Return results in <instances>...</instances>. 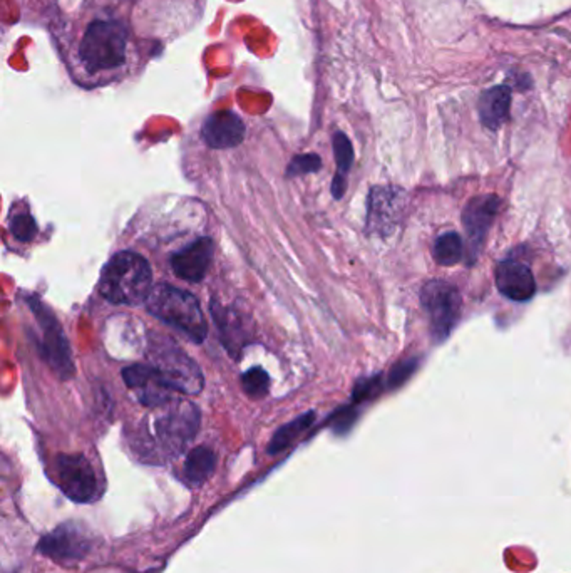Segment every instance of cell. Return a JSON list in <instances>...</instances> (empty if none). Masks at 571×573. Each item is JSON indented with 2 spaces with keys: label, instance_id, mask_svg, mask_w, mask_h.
Segmentation results:
<instances>
[{
  "label": "cell",
  "instance_id": "cell-7",
  "mask_svg": "<svg viewBox=\"0 0 571 573\" xmlns=\"http://www.w3.org/2000/svg\"><path fill=\"white\" fill-rule=\"evenodd\" d=\"M56 482L62 493L76 503H92L102 493L101 483L91 463L82 454H59Z\"/></svg>",
  "mask_w": 571,
  "mask_h": 573
},
{
  "label": "cell",
  "instance_id": "cell-6",
  "mask_svg": "<svg viewBox=\"0 0 571 573\" xmlns=\"http://www.w3.org/2000/svg\"><path fill=\"white\" fill-rule=\"evenodd\" d=\"M420 302L428 312L432 338L438 342L446 340L461 318L460 290L446 280H429L420 290Z\"/></svg>",
  "mask_w": 571,
  "mask_h": 573
},
{
  "label": "cell",
  "instance_id": "cell-18",
  "mask_svg": "<svg viewBox=\"0 0 571 573\" xmlns=\"http://www.w3.org/2000/svg\"><path fill=\"white\" fill-rule=\"evenodd\" d=\"M216 456L213 451L206 446H198L188 453L183 464V482L188 486L203 484L214 471Z\"/></svg>",
  "mask_w": 571,
  "mask_h": 573
},
{
  "label": "cell",
  "instance_id": "cell-1",
  "mask_svg": "<svg viewBox=\"0 0 571 573\" xmlns=\"http://www.w3.org/2000/svg\"><path fill=\"white\" fill-rule=\"evenodd\" d=\"M153 290V272L148 260L134 252L112 256L102 268L99 294L112 304L140 306Z\"/></svg>",
  "mask_w": 571,
  "mask_h": 573
},
{
  "label": "cell",
  "instance_id": "cell-17",
  "mask_svg": "<svg viewBox=\"0 0 571 573\" xmlns=\"http://www.w3.org/2000/svg\"><path fill=\"white\" fill-rule=\"evenodd\" d=\"M212 312H213V320L218 326V332H220L224 349L236 358L238 352L244 350L248 342L240 314L234 308L220 306L214 300L212 302Z\"/></svg>",
  "mask_w": 571,
  "mask_h": 573
},
{
  "label": "cell",
  "instance_id": "cell-2",
  "mask_svg": "<svg viewBox=\"0 0 571 573\" xmlns=\"http://www.w3.org/2000/svg\"><path fill=\"white\" fill-rule=\"evenodd\" d=\"M146 308L153 318L180 330L183 336L202 344L208 336V324L193 294L173 286H153L146 300Z\"/></svg>",
  "mask_w": 571,
  "mask_h": 573
},
{
  "label": "cell",
  "instance_id": "cell-11",
  "mask_svg": "<svg viewBox=\"0 0 571 573\" xmlns=\"http://www.w3.org/2000/svg\"><path fill=\"white\" fill-rule=\"evenodd\" d=\"M406 205V192L396 186H376L368 202V230L376 235H390Z\"/></svg>",
  "mask_w": 571,
  "mask_h": 573
},
{
  "label": "cell",
  "instance_id": "cell-19",
  "mask_svg": "<svg viewBox=\"0 0 571 573\" xmlns=\"http://www.w3.org/2000/svg\"><path fill=\"white\" fill-rule=\"evenodd\" d=\"M314 421H316V412H306L304 416L290 421L288 424L282 426V428L274 434L272 441H270L268 453H270V454H276V453L286 451L298 436H302V434L314 424Z\"/></svg>",
  "mask_w": 571,
  "mask_h": 573
},
{
  "label": "cell",
  "instance_id": "cell-20",
  "mask_svg": "<svg viewBox=\"0 0 571 573\" xmlns=\"http://www.w3.org/2000/svg\"><path fill=\"white\" fill-rule=\"evenodd\" d=\"M432 255L439 266H452L460 264L464 255L462 238L456 232H446L439 235L432 246Z\"/></svg>",
  "mask_w": 571,
  "mask_h": 573
},
{
  "label": "cell",
  "instance_id": "cell-24",
  "mask_svg": "<svg viewBox=\"0 0 571 573\" xmlns=\"http://www.w3.org/2000/svg\"><path fill=\"white\" fill-rule=\"evenodd\" d=\"M419 366V359H406L400 360L394 368L390 369L388 378L389 390H398L399 386H402L408 380Z\"/></svg>",
  "mask_w": 571,
  "mask_h": 573
},
{
  "label": "cell",
  "instance_id": "cell-16",
  "mask_svg": "<svg viewBox=\"0 0 571 573\" xmlns=\"http://www.w3.org/2000/svg\"><path fill=\"white\" fill-rule=\"evenodd\" d=\"M511 88L506 84L494 86L481 94L478 113L483 126L498 131L510 120Z\"/></svg>",
  "mask_w": 571,
  "mask_h": 573
},
{
  "label": "cell",
  "instance_id": "cell-5",
  "mask_svg": "<svg viewBox=\"0 0 571 573\" xmlns=\"http://www.w3.org/2000/svg\"><path fill=\"white\" fill-rule=\"evenodd\" d=\"M26 304L31 307L37 328L41 330L39 348H41L42 358L59 378H72L76 369H74L71 346H69L67 336L62 330L59 320L41 298L29 296L26 297Z\"/></svg>",
  "mask_w": 571,
  "mask_h": 573
},
{
  "label": "cell",
  "instance_id": "cell-10",
  "mask_svg": "<svg viewBox=\"0 0 571 573\" xmlns=\"http://www.w3.org/2000/svg\"><path fill=\"white\" fill-rule=\"evenodd\" d=\"M91 548V533L78 523H64L39 543V552L57 562H79Z\"/></svg>",
  "mask_w": 571,
  "mask_h": 573
},
{
  "label": "cell",
  "instance_id": "cell-23",
  "mask_svg": "<svg viewBox=\"0 0 571 573\" xmlns=\"http://www.w3.org/2000/svg\"><path fill=\"white\" fill-rule=\"evenodd\" d=\"M322 168V160L318 154L306 153L296 154V158L288 164L286 176H304V174L317 173Z\"/></svg>",
  "mask_w": 571,
  "mask_h": 573
},
{
  "label": "cell",
  "instance_id": "cell-3",
  "mask_svg": "<svg viewBox=\"0 0 571 573\" xmlns=\"http://www.w3.org/2000/svg\"><path fill=\"white\" fill-rule=\"evenodd\" d=\"M128 31L123 22L96 21L82 37L79 56L91 74L109 71L123 66L126 57Z\"/></svg>",
  "mask_w": 571,
  "mask_h": 573
},
{
  "label": "cell",
  "instance_id": "cell-14",
  "mask_svg": "<svg viewBox=\"0 0 571 573\" xmlns=\"http://www.w3.org/2000/svg\"><path fill=\"white\" fill-rule=\"evenodd\" d=\"M213 260V242L200 238L171 256V268L176 276L186 282H202Z\"/></svg>",
  "mask_w": 571,
  "mask_h": 573
},
{
  "label": "cell",
  "instance_id": "cell-15",
  "mask_svg": "<svg viewBox=\"0 0 571 573\" xmlns=\"http://www.w3.org/2000/svg\"><path fill=\"white\" fill-rule=\"evenodd\" d=\"M496 286L504 297L514 302H526L536 292V282L530 266L516 260H504L496 266Z\"/></svg>",
  "mask_w": 571,
  "mask_h": 573
},
{
  "label": "cell",
  "instance_id": "cell-13",
  "mask_svg": "<svg viewBox=\"0 0 571 573\" xmlns=\"http://www.w3.org/2000/svg\"><path fill=\"white\" fill-rule=\"evenodd\" d=\"M245 123L234 111H218L204 121L202 136L204 143L214 150H228L244 143Z\"/></svg>",
  "mask_w": 571,
  "mask_h": 573
},
{
  "label": "cell",
  "instance_id": "cell-12",
  "mask_svg": "<svg viewBox=\"0 0 571 573\" xmlns=\"http://www.w3.org/2000/svg\"><path fill=\"white\" fill-rule=\"evenodd\" d=\"M123 379L126 386L133 391L138 402L146 408H158L171 401L174 391L151 364L128 366L123 370Z\"/></svg>",
  "mask_w": 571,
  "mask_h": 573
},
{
  "label": "cell",
  "instance_id": "cell-22",
  "mask_svg": "<svg viewBox=\"0 0 571 573\" xmlns=\"http://www.w3.org/2000/svg\"><path fill=\"white\" fill-rule=\"evenodd\" d=\"M334 154H336L337 161V174L338 178H346V174L348 173L350 166L354 163V148L352 143L348 140V136L344 133L334 134Z\"/></svg>",
  "mask_w": 571,
  "mask_h": 573
},
{
  "label": "cell",
  "instance_id": "cell-21",
  "mask_svg": "<svg viewBox=\"0 0 571 573\" xmlns=\"http://www.w3.org/2000/svg\"><path fill=\"white\" fill-rule=\"evenodd\" d=\"M242 388L245 391L246 396L254 400H262L270 391V376L262 368L250 369L242 376Z\"/></svg>",
  "mask_w": 571,
  "mask_h": 573
},
{
  "label": "cell",
  "instance_id": "cell-8",
  "mask_svg": "<svg viewBox=\"0 0 571 573\" xmlns=\"http://www.w3.org/2000/svg\"><path fill=\"white\" fill-rule=\"evenodd\" d=\"M200 426V412L193 404L180 402L178 408L166 411L154 422V441L164 454L173 456L193 440Z\"/></svg>",
  "mask_w": 571,
  "mask_h": 573
},
{
  "label": "cell",
  "instance_id": "cell-9",
  "mask_svg": "<svg viewBox=\"0 0 571 573\" xmlns=\"http://www.w3.org/2000/svg\"><path fill=\"white\" fill-rule=\"evenodd\" d=\"M501 200L496 195H480L471 198L462 210V225L468 235V264L474 266L480 258L481 250L486 244L494 218L500 212Z\"/></svg>",
  "mask_w": 571,
  "mask_h": 573
},
{
  "label": "cell",
  "instance_id": "cell-26",
  "mask_svg": "<svg viewBox=\"0 0 571 573\" xmlns=\"http://www.w3.org/2000/svg\"><path fill=\"white\" fill-rule=\"evenodd\" d=\"M380 386H382L380 376L358 380V386L354 388V401L362 402V401H368L370 398H374V396H378L379 392H380Z\"/></svg>",
  "mask_w": 571,
  "mask_h": 573
},
{
  "label": "cell",
  "instance_id": "cell-25",
  "mask_svg": "<svg viewBox=\"0 0 571 573\" xmlns=\"http://www.w3.org/2000/svg\"><path fill=\"white\" fill-rule=\"evenodd\" d=\"M11 234L14 238H17L19 242H31L32 238L37 234V225L34 222V218L27 214H21L12 218Z\"/></svg>",
  "mask_w": 571,
  "mask_h": 573
},
{
  "label": "cell",
  "instance_id": "cell-4",
  "mask_svg": "<svg viewBox=\"0 0 571 573\" xmlns=\"http://www.w3.org/2000/svg\"><path fill=\"white\" fill-rule=\"evenodd\" d=\"M151 366L160 370L164 380L174 392L198 394L203 390V372L183 349L178 348L170 339H158L150 348Z\"/></svg>",
  "mask_w": 571,
  "mask_h": 573
}]
</instances>
